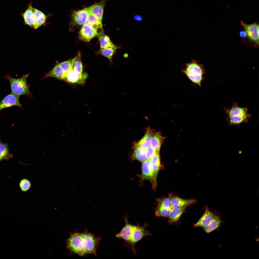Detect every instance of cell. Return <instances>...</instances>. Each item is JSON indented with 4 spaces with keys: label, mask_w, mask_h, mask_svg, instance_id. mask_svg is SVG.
Masks as SVG:
<instances>
[{
    "label": "cell",
    "mask_w": 259,
    "mask_h": 259,
    "mask_svg": "<svg viewBox=\"0 0 259 259\" xmlns=\"http://www.w3.org/2000/svg\"><path fill=\"white\" fill-rule=\"evenodd\" d=\"M240 36L244 37L247 36L246 33L245 31H242L240 33Z\"/></svg>",
    "instance_id": "d590c367"
},
{
    "label": "cell",
    "mask_w": 259,
    "mask_h": 259,
    "mask_svg": "<svg viewBox=\"0 0 259 259\" xmlns=\"http://www.w3.org/2000/svg\"><path fill=\"white\" fill-rule=\"evenodd\" d=\"M221 221L219 217L215 215L208 224L203 228L205 231L207 233H209L217 229L220 225Z\"/></svg>",
    "instance_id": "d4e9b609"
},
{
    "label": "cell",
    "mask_w": 259,
    "mask_h": 259,
    "mask_svg": "<svg viewBox=\"0 0 259 259\" xmlns=\"http://www.w3.org/2000/svg\"><path fill=\"white\" fill-rule=\"evenodd\" d=\"M152 133L150 129H147L144 136L135 146L139 147L145 150L150 146Z\"/></svg>",
    "instance_id": "44dd1931"
},
{
    "label": "cell",
    "mask_w": 259,
    "mask_h": 259,
    "mask_svg": "<svg viewBox=\"0 0 259 259\" xmlns=\"http://www.w3.org/2000/svg\"><path fill=\"white\" fill-rule=\"evenodd\" d=\"M181 71L192 83L201 87V82L204 79L203 75L205 73V70L202 64L199 63L195 60H192L186 64L185 68Z\"/></svg>",
    "instance_id": "7a4b0ae2"
},
{
    "label": "cell",
    "mask_w": 259,
    "mask_h": 259,
    "mask_svg": "<svg viewBox=\"0 0 259 259\" xmlns=\"http://www.w3.org/2000/svg\"><path fill=\"white\" fill-rule=\"evenodd\" d=\"M145 152L147 159L149 160L157 153L150 146L145 149Z\"/></svg>",
    "instance_id": "836d02e7"
},
{
    "label": "cell",
    "mask_w": 259,
    "mask_h": 259,
    "mask_svg": "<svg viewBox=\"0 0 259 259\" xmlns=\"http://www.w3.org/2000/svg\"><path fill=\"white\" fill-rule=\"evenodd\" d=\"M188 206L171 208L169 216V223L171 224L177 221Z\"/></svg>",
    "instance_id": "e0dca14e"
},
{
    "label": "cell",
    "mask_w": 259,
    "mask_h": 259,
    "mask_svg": "<svg viewBox=\"0 0 259 259\" xmlns=\"http://www.w3.org/2000/svg\"><path fill=\"white\" fill-rule=\"evenodd\" d=\"M157 207L166 208H171L169 197L163 198L157 200Z\"/></svg>",
    "instance_id": "1f68e13d"
},
{
    "label": "cell",
    "mask_w": 259,
    "mask_h": 259,
    "mask_svg": "<svg viewBox=\"0 0 259 259\" xmlns=\"http://www.w3.org/2000/svg\"><path fill=\"white\" fill-rule=\"evenodd\" d=\"M28 74L23 75L18 78H14L10 76L6 77L9 81L11 87V93L20 96L22 95H28L30 92L27 80Z\"/></svg>",
    "instance_id": "277c9868"
},
{
    "label": "cell",
    "mask_w": 259,
    "mask_h": 259,
    "mask_svg": "<svg viewBox=\"0 0 259 259\" xmlns=\"http://www.w3.org/2000/svg\"><path fill=\"white\" fill-rule=\"evenodd\" d=\"M128 219L127 216L124 217L125 225L121 231L116 235V236L117 238L122 239L129 242L135 225L130 224L128 222Z\"/></svg>",
    "instance_id": "7c38bea8"
},
{
    "label": "cell",
    "mask_w": 259,
    "mask_h": 259,
    "mask_svg": "<svg viewBox=\"0 0 259 259\" xmlns=\"http://www.w3.org/2000/svg\"><path fill=\"white\" fill-rule=\"evenodd\" d=\"M30 181L28 179L24 178L22 179L19 183V186L21 191L25 192L29 190L31 186Z\"/></svg>",
    "instance_id": "4dcf8cb0"
},
{
    "label": "cell",
    "mask_w": 259,
    "mask_h": 259,
    "mask_svg": "<svg viewBox=\"0 0 259 259\" xmlns=\"http://www.w3.org/2000/svg\"><path fill=\"white\" fill-rule=\"evenodd\" d=\"M65 73L58 64L46 74L45 77H53L65 80Z\"/></svg>",
    "instance_id": "7402d4cb"
},
{
    "label": "cell",
    "mask_w": 259,
    "mask_h": 259,
    "mask_svg": "<svg viewBox=\"0 0 259 259\" xmlns=\"http://www.w3.org/2000/svg\"><path fill=\"white\" fill-rule=\"evenodd\" d=\"M132 158L133 159L137 160L142 163L147 159L145 150L139 147L135 146Z\"/></svg>",
    "instance_id": "484cf974"
},
{
    "label": "cell",
    "mask_w": 259,
    "mask_h": 259,
    "mask_svg": "<svg viewBox=\"0 0 259 259\" xmlns=\"http://www.w3.org/2000/svg\"><path fill=\"white\" fill-rule=\"evenodd\" d=\"M86 23L89 24L96 29L101 36L104 34L102 23L99 21L98 18L90 11Z\"/></svg>",
    "instance_id": "d6986e66"
},
{
    "label": "cell",
    "mask_w": 259,
    "mask_h": 259,
    "mask_svg": "<svg viewBox=\"0 0 259 259\" xmlns=\"http://www.w3.org/2000/svg\"><path fill=\"white\" fill-rule=\"evenodd\" d=\"M171 208H166L157 207L155 210L156 215L158 217H168L169 216Z\"/></svg>",
    "instance_id": "f546056e"
},
{
    "label": "cell",
    "mask_w": 259,
    "mask_h": 259,
    "mask_svg": "<svg viewBox=\"0 0 259 259\" xmlns=\"http://www.w3.org/2000/svg\"><path fill=\"white\" fill-rule=\"evenodd\" d=\"M168 197L171 208L188 206L195 203L196 201L195 199H184L172 194H169Z\"/></svg>",
    "instance_id": "30bf717a"
},
{
    "label": "cell",
    "mask_w": 259,
    "mask_h": 259,
    "mask_svg": "<svg viewBox=\"0 0 259 259\" xmlns=\"http://www.w3.org/2000/svg\"><path fill=\"white\" fill-rule=\"evenodd\" d=\"M165 137L162 136L160 132H157L152 134L150 146L157 153H159L162 143Z\"/></svg>",
    "instance_id": "2e32d148"
},
{
    "label": "cell",
    "mask_w": 259,
    "mask_h": 259,
    "mask_svg": "<svg viewBox=\"0 0 259 259\" xmlns=\"http://www.w3.org/2000/svg\"><path fill=\"white\" fill-rule=\"evenodd\" d=\"M13 155L9 151L8 144L3 143L0 140V162L8 160L12 158Z\"/></svg>",
    "instance_id": "cb8c5ba5"
},
{
    "label": "cell",
    "mask_w": 259,
    "mask_h": 259,
    "mask_svg": "<svg viewBox=\"0 0 259 259\" xmlns=\"http://www.w3.org/2000/svg\"><path fill=\"white\" fill-rule=\"evenodd\" d=\"M72 59L65 61L59 64L66 74L70 69L71 66Z\"/></svg>",
    "instance_id": "d6a6232c"
},
{
    "label": "cell",
    "mask_w": 259,
    "mask_h": 259,
    "mask_svg": "<svg viewBox=\"0 0 259 259\" xmlns=\"http://www.w3.org/2000/svg\"><path fill=\"white\" fill-rule=\"evenodd\" d=\"M96 36L98 37L99 39L100 37L98 30L87 23L82 26L79 33L80 39L85 41H89Z\"/></svg>",
    "instance_id": "52a82bcc"
},
{
    "label": "cell",
    "mask_w": 259,
    "mask_h": 259,
    "mask_svg": "<svg viewBox=\"0 0 259 259\" xmlns=\"http://www.w3.org/2000/svg\"><path fill=\"white\" fill-rule=\"evenodd\" d=\"M230 120L234 123L239 124L247 122L251 115L247 112V107H240L236 102L233 103L231 108L225 107L224 109Z\"/></svg>",
    "instance_id": "3957f363"
},
{
    "label": "cell",
    "mask_w": 259,
    "mask_h": 259,
    "mask_svg": "<svg viewBox=\"0 0 259 259\" xmlns=\"http://www.w3.org/2000/svg\"><path fill=\"white\" fill-rule=\"evenodd\" d=\"M35 24L34 28L37 29L42 25L46 19V15L41 11L32 7Z\"/></svg>",
    "instance_id": "ac0fdd59"
},
{
    "label": "cell",
    "mask_w": 259,
    "mask_h": 259,
    "mask_svg": "<svg viewBox=\"0 0 259 259\" xmlns=\"http://www.w3.org/2000/svg\"><path fill=\"white\" fill-rule=\"evenodd\" d=\"M106 0H101L99 3L90 6V11L102 23L104 6Z\"/></svg>",
    "instance_id": "5bb4252c"
},
{
    "label": "cell",
    "mask_w": 259,
    "mask_h": 259,
    "mask_svg": "<svg viewBox=\"0 0 259 259\" xmlns=\"http://www.w3.org/2000/svg\"><path fill=\"white\" fill-rule=\"evenodd\" d=\"M19 96L11 93L0 102V111L3 109L14 106L22 107L19 101Z\"/></svg>",
    "instance_id": "8fae6325"
},
{
    "label": "cell",
    "mask_w": 259,
    "mask_h": 259,
    "mask_svg": "<svg viewBox=\"0 0 259 259\" xmlns=\"http://www.w3.org/2000/svg\"><path fill=\"white\" fill-rule=\"evenodd\" d=\"M241 23L246 33L247 36L256 44L259 45V24L256 23L247 24L242 21H241Z\"/></svg>",
    "instance_id": "ba28073f"
},
{
    "label": "cell",
    "mask_w": 259,
    "mask_h": 259,
    "mask_svg": "<svg viewBox=\"0 0 259 259\" xmlns=\"http://www.w3.org/2000/svg\"><path fill=\"white\" fill-rule=\"evenodd\" d=\"M99 39L100 49L116 46L111 42L109 38L106 35L104 34Z\"/></svg>",
    "instance_id": "83f0119b"
},
{
    "label": "cell",
    "mask_w": 259,
    "mask_h": 259,
    "mask_svg": "<svg viewBox=\"0 0 259 259\" xmlns=\"http://www.w3.org/2000/svg\"><path fill=\"white\" fill-rule=\"evenodd\" d=\"M150 166L154 179L157 182V176L161 167L159 153H157L150 160Z\"/></svg>",
    "instance_id": "4fadbf2b"
},
{
    "label": "cell",
    "mask_w": 259,
    "mask_h": 259,
    "mask_svg": "<svg viewBox=\"0 0 259 259\" xmlns=\"http://www.w3.org/2000/svg\"><path fill=\"white\" fill-rule=\"evenodd\" d=\"M142 172L140 175L141 183L144 180H147L151 183L153 190H155L157 186V182L154 179L153 176L150 169V160L146 159L142 163Z\"/></svg>",
    "instance_id": "9c48e42d"
},
{
    "label": "cell",
    "mask_w": 259,
    "mask_h": 259,
    "mask_svg": "<svg viewBox=\"0 0 259 259\" xmlns=\"http://www.w3.org/2000/svg\"><path fill=\"white\" fill-rule=\"evenodd\" d=\"M90 6L82 10L74 11L71 15V28L82 26L86 23L90 11Z\"/></svg>",
    "instance_id": "5b68a950"
},
{
    "label": "cell",
    "mask_w": 259,
    "mask_h": 259,
    "mask_svg": "<svg viewBox=\"0 0 259 259\" xmlns=\"http://www.w3.org/2000/svg\"><path fill=\"white\" fill-rule=\"evenodd\" d=\"M117 48L116 46L100 49V53L103 56L107 58L111 61L112 56Z\"/></svg>",
    "instance_id": "f1b7e54d"
},
{
    "label": "cell",
    "mask_w": 259,
    "mask_h": 259,
    "mask_svg": "<svg viewBox=\"0 0 259 259\" xmlns=\"http://www.w3.org/2000/svg\"><path fill=\"white\" fill-rule=\"evenodd\" d=\"M71 67L74 70L79 73L82 74L83 69L81 55L79 52L77 56L72 59Z\"/></svg>",
    "instance_id": "4316f807"
},
{
    "label": "cell",
    "mask_w": 259,
    "mask_h": 259,
    "mask_svg": "<svg viewBox=\"0 0 259 259\" xmlns=\"http://www.w3.org/2000/svg\"><path fill=\"white\" fill-rule=\"evenodd\" d=\"M82 77V74L79 73L71 67L66 74L65 80L70 83H75L79 82Z\"/></svg>",
    "instance_id": "ffe728a7"
},
{
    "label": "cell",
    "mask_w": 259,
    "mask_h": 259,
    "mask_svg": "<svg viewBox=\"0 0 259 259\" xmlns=\"http://www.w3.org/2000/svg\"><path fill=\"white\" fill-rule=\"evenodd\" d=\"M32 7L30 5L25 11L22 14L25 24L30 27H34L35 22Z\"/></svg>",
    "instance_id": "603a6c76"
},
{
    "label": "cell",
    "mask_w": 259,
    "mask_h": 259,
    "mask_svg": "<svg viewBox=\"0 0 259 259\" xmlns=\"http://www.w3.org/2000/svg\"><path fill=\"white\" fill-rule=\"evenodd\" d=\"M134 20L136 21L141 22L142 20V16L139 14L135 15L133 17Z\"/></svg>",
    "instance_id": "e575fe53"
},
{
    "label": "cell",
    "mask_w": 259,
    "mask_h": 259,
    "mask_svg": "<svg viewBox=\"0 0 259 259\" xmlns=\"http://www.w3.org/2000/svg\"><path fill=\"white\" fill-rule=\"evenodd\" d=\"M101 238L85 229L82 233L75 232L67 240V247L73 253L80 256L88 254L96 256V250Z\"/></svg>",
    "instance_id": "6da1fadb"
},
{
    "label": "cell",
    "mask_w": 259,
    "mask_h": 259,
    "mask_svg": "<svg viewBox=\"0 0 259 259\" xmlns=\"http://www.w3.org/2000/svg\"><path fill=\"white\" fill-rule=\"evenodd\" d=\"M146 226V224L142 227L139 226L138 224L134 226L129 242L130 243L132 249L135 253H136V251L134 247V244L144 237L151 235L149 231L145 230Z\"/></svg>",
    "instance_id": "8992f818"
},
{
    "label": "cell",
    "mask_w": 259,
    "mask_h": 259,
    "mask_svg": "<svg viewBox=\"0 0 259 259\" xmlns=\"http://www.w3.org/2000/svg\"><path fill=\"white\" fill-rule=\"evenodd\" d=\"M215 214L206 207L203 214L198 221L194 225L195 227H201L203 228L206 226L209 223Z\"/></svg>",
    "instance_id": "9a60e30c"
}]
</instances>
